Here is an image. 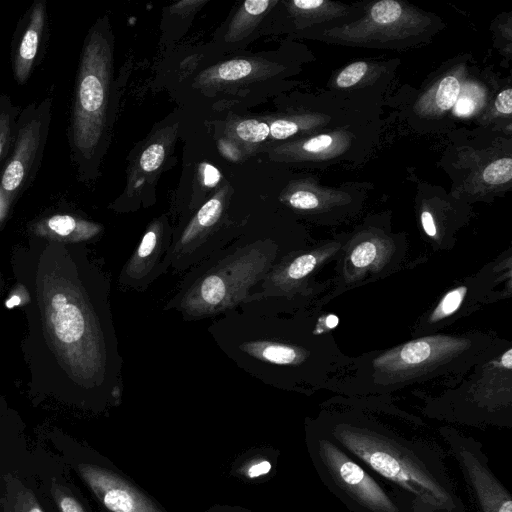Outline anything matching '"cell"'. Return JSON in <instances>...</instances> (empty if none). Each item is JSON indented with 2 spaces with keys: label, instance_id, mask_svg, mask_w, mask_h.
<instances>
[{
  "label": "cell",
  "instance_id": "28",
  "mask_svg": "<svg viewBox=\"0 0 512 512\" xmlns=\"http://www.w3.org/2000/svg\"><path fill=\"white\" fill-rule=\"evenodd\" d=\"M288 203L295 209L314 210L319 206L318 197L306 190H298L292 193L288 198Z\"/></svg>",
  "mask_w": 512,
  "mask_h": 512
},
{
  "label": "cell",
  "instance_id": "8",
  "mask_svg": "<svg viewBox=\"0 0 512 512\" xmlns=\"http://www.w3.org/2000/svg\"><path fill=\"white\" fill-rule=\"evenodd\" d=\"M505 280H511V255L490 263L477 274L466 276L446 291L422 314L412 332L413 337L439 333L440 330L464 318L484 304L511 294L497 289Z\"/></svg>",
  "mask_w": 512,
  "mask_h": 512
},
{
  "label": "cell",
  "instance_id": "17",
  "mask_svg": "<svg viewBox=\"0 0 512 512\" xmlns=\"http://www.w3.org/2000/svg\"><path fill=\"white\" fill-rule=\"evenodd\" d=\"M32 232L42 238L59 242H83L98 235L102 226L69 214H55L32 225Z\"/></svg>",
  "mask_w": 512,
  "mask_h": 512
},
{
  "label": "cell",
  "instance_id": "13",
  "mask_svg": "<svg viewBox=\"0 0 512 512\" xmlns=\"http://www.w3.org/2000/svg\"><path fill=\"white\" fill-rule=\"evenodd\" d=\"M84 475L104 512H169L131 477L106 460L86 465Z\"/></svg>",
  "mask_w": 512,
  "mask_h": 512
},
{
  "label": "cell",
  "instance_id": "31",
  "mask_svg": "<svg viewBox=\"0 0 512 512\" xmlns=\"http://www.w3.org/2000/svg\"><path fill=\"white\" fill-rule=\"evenodd\" d=\"M29 301L30 296L27 289L23 285L18 284L12 290L10 296L6 300L5 305L7 308L11 309L15 306L25 305Z\"/></svg>",
  "mask_w": 512,
  "mask_h": 512
},
{
  "label": "cell",
  "instance_id": "4",
  "mask_svg": "<svg viewBox=\"0 0 512 512\" xmlns=\"http://www.w3.org/2000/svg\"><path fill=\"white\" fill-rule=\"evenodd\" d=\"M112 41L104 19L89 30L82 47L68 139L80 179L88 178L103 145L110 100Z\"/></svg>",
  "mask_w": 512,
  "mask_h": 512
},
{
  "label": "cell",
  "instance_id": "26",
  "mask_svg": "<svg viewBox=\"0 0 512 512\" xmlns=\"http://www.w3.org/2000/svg\"><path fill=\"white\" fill-rule=\"evenodd\" d=\"M165 157V148L160 143L148 146L140 157V167L145 172L155 171L160 167Z\"/></svg>",
  "mask_w": 512,
  "mask_h": 512
},
{
  "label": "cell",
  "instance_id": "38",
  "mask_svg": "<svg viewBox=\"0 0 512 512\" xmlns=\"http://www.w3.org/2000/svg\"><path fill=\"white\" fill-rule=\"evenodd\" d=\"M410 512H441L422 502L412 500L410 502Z\"/></svg>",
  "mask_w": 512,
  "mask_h": 512
},
{
  "label": "cell",
  "instance_id": "35",
  "mask_svg": "<svg viewBox=\"0 0 512 512\" xmlns=\"http://www.w3.org/2000/svg\"><path fill=\"white\" fill-rule=\"evenodd\" d=\"M62 512H85L82 505L73 497L65 496L60 501Z\"/></svg>",
  "mask_w": 512,
  "mask_h": 512
},
{
  "label": "cell",
  "instance_id": "15",
  "mask_svg": "<svg viewBox=\"0 0 512 512\" xmlns=\"http://www.w3.org/2000/svg\"><path fill=\"white\" fill-rule=\"evenodd\" d=\"M45 0H36L19 22L12 44V69L15 81L24 85L30 78L40 55L47 29Z\"/></svg>",
  "mask_w": 512,
  "mask_h": 512
},
{
  "label": "cell",
  "instance_id": "12",
  "mask_svg": "<svg viewBox=\"0 0 512 512\" xmlns=\"http://www.w3.org/2000/svg\"><path fill=\"white\" fill-rule=\"evenodd\" d=\"M344 241H327L290 252L266 274L263 295L313 298L325 292L332 287V278L320 283L315 282L314 277L326 264L336 260Z\"/></svg>",
  "mask_w": 512,
  "mask_h": 512
},
{
  "label": "cell",
  "instance_id": "1",
  "mask_svg": "<svg viewBox=\"0 0 512 512\" xmlns=\"http://www.w3.org/2000/svg\"><path fill=\"white\" fill-rule=\"evenodd\" d=\"M344 450L394 490L441 512H466L443 446L418 416L389 397H342L312 418Z\"/></svg>",
  "mask_w": 512,
  "mask_h": 512
},
{
  "label": "cell",
  "instance_id": "9",
  "mask_svg": "<svg viewBox=\"0 0 512 512\" xmlns=\"http://www.w3.org/2000/svg\"><path fill=\"white\" fill-rule=\"evenodd\" d=\"M407 245L386 235H357L344 241L336 258L328 302L340 293L374 282L398 271L407 255Z\"/></svg>",
  "mask_w": 512,
  "mask_h": 512
},
{
  "label": "cell",
  "instance_id": "6",
  "mask_svg": "<svg viewBox=\"0 0 512 512\" xmlns=\"http://www.w3.org/2000/svg\"><path fill=\"white\" fill-rule=\"evenodd\" d=\"M305 445L317 476L350 512H410V500L344 450L312 418Z\"/></svg>",
  "mask_w": 512,
  "mask_h": 512
},
{
  "label": "cell",
  "instance_id": "21",
  "mask_svg": "<svg viewBox=\"0 0 512 512\" xmlns=\"http://www.w3.org/2000/svg\"><path fill=\"white\" fill-rule=\"evenodd\" d=\"M254 65L247 59H234L217 66L213 71L214 80L236 81L250 75Z\"/></svg>",
  "mask_w": 512,
  "mask_h": 512
},
{
  "label": "cell",
  "instance_id": "18",
  "mask_svg": "<svg viewBox=\"0 0 512 512\" xmlns=\"http://www.w3.org/2000/svg\"><path fill=\"white\" fill-rule=\"evenodd\" d=\"M275 3V1L270 0L245 1L232 19L225 39L227 41H238L246 37Z\"/></svg>",
  "mask_w": 512,
  "mask_h": 512
},
{
  "label": "cell",
  "instance_id": "7",
  "mask_svg": "<svg viewBox=\"0 0 512 512\" xmlns=\"http://www.w3.org/2000/svg\"><path fill=\"white\" fill-rule=\"evenodd\" d=\"M276 252L272 248H240L201 276L182 296L180 309L193 318L234 307L269 272Z\"/></svg>",
  "mask_w": 512,
  "mask_h": 512
},
{
  "label": "cell",
  "instance_id": "2",
  "mask_svg": "<svg viewBox=\"0 0 512 512\" xmlns=\"http://www.w3.org/2000/svg\"><path fill=\"white\" fill-rule=\"evenodd\" d=\"M508 342L482 331L416 337L350 357L323 388L342 397L359 398L389 397L403 388L437 379L448 378L451 384Z\"/></svg>",
  "mask_w": 512,
  "mask_h": 512
},
{
  "label": "cell",
  "instance_id": "34",
  "mask_svg": "<svg viewBox=\"0 0 512 512\" xmlns=\"http://www.w3.org/2000/svg\"><path fill=\"white\" fill-rule=\"evenodd\" d=\"M495 107L502 114H510L512 112V90L507 88L501 91L495 101Z\"/></svg>",
  "mask_w": 512,
  "mask_h": 512
},
{
  "label": "cell",
  "instance_id": "20",
  "mask_svg": "<svg viewBox=\"0 0 512 512\" xmlns=\"http://www.w3.org/2000/svg\"><path fill=\"white\" fill-rule=\"evenodd\" d=\"M18 108H14L10 103L6 108L0 109V159H2L10 150L13 144Z\"/></svg>",
  "mask_w": 512,
  "mask_h": 512
},
{
  "label": "cell",
  "instance_id": "36",
  "mask_svg": "<svg viewBox=\"0 0 512 512\" xmlns=\"http://www.w3.org/2000/svg\"><path fill=\"white\" fill-rule=\"evenodd\" d=\"M201 512H253L240 505L215 504Z\"/></svg>",
  "mask_w": 512,
  "mask_h": 512
},
{
  "label": "cell",
  "instance_id": "33",
  "mask_svg": "<svg viewBox=\"0 0 512 512\" xmlns=\"http://www.w3.org/2000/svg\"><path fill=\"white\" fill-rule=\"evenodd\" d=\"M202 181L206 187L212 188L218 184L221 174L213 165L204 163L201 165Z\"/></svg>",
  "mask_w": 512,
  "mask_h": 512
},
{
  "label": "cell",
  "instance_id": "19",
  "mask_svg": "<svg viewBox=\"0 0 512 512\" xmlns=\"http://www.w3.org/2000/svg\"><path fill=\"white\" fill-rule=\"evenodd\" d=\"M459 80L454 76H446L437 85L433 99V107L439 111H445L454 106L460 94Z\"/></svg>",
  "mask_w": 512,
  "mask_h": 512
},
{
  "label": "cell",
  "instance_id": "23",
  "mask_svg": "<svg viewBox=\"0 0 512 512\" xmlns=\"http://www.w3.org/2000/svg\"><path fill=\"white\" fill-rule=\"evenodd\" d=\"M238 138L250 143L264 141L269 135V125L256 119H248L239 122L235 127Z\"/></svg>",
  "mask_w": 512,
  "mask_h": 512
},
{
  "label": "cell",
  "instance_id": "11",
  "mask_svg": "<svg viewBox=\"0 0 512 512\" xmlns=\"http://www.w3.org/2000/svg\"><path fill=\"white\" fill-rule=\"evenodd\" d=\"M438 433L453 457L479 512H512L509 490L496 477L483 444L452 426Z\"/></svg>",
  "mask_w": 512,
  "mask_h": 512
},
{
  "label": "cell",
  "instance_id": "29",
  "mask_svg": "<svg viewBox=\"0 0 512 512\" xmlns=\"http://www.w3.org/2000/svg\"><path fill=\"white\" fill-rule=\"evenodd\" d=\"M299 129L297 123L286 120L278 119L269 125L270 135L275 139H285L294 135Z\"/></svg>",
  "mask_w": 512,
  "mask_h": 512
},
{
  "label": "cell",
  "instance_id": "10",
  "mask_svg": "<svg viewBox=\"0 0 512 512\" xmlns=\"http://www.w3.org/2000/svg\"><path fill=\"white\" fill-rule=\"evenodd\" d=\"M52 97L30 103L18 115L12 153L0 176V189L11 203L33 182L41 164L51 121Z\"/></svg>",
  "mask_w": 512,
  "mask_h": 512
},
{
  "label": "cell",
  "instance_id": "39",
  "mask_svg": "<svg viewBox=\"0 0 512 512\" xmlns=\"http://www.w3.org/2000/svg\"><path fill=\"white\" fill-rule=\"evenodd\" d=\"M10 202L5 197L0 189V222L5 218L8 213Z\"/></svg>",
  "mask_w": 512,
  "mask_h": 512
},
{
  "label": "cell",
  "instance_id": "37",
  "mask_svg": "<svg viewBox=\"0 0 512 512\" xmlns=\"http://www.w3.org/2000/svg\"><path fill=\"white\" fill-rule=\"evenodd\" d=\"M293 6L302 11L315 10L324 4L322 0H295Z\"/></svg>",
  "mask_w": 512,
  "mask_h": 512
},
{
  "label": "cell",
  "instance_id": "22",
  "mask_svg": "<svg viewBox=\"0 0 512 512\" xmlns=\"http://www.w3.org/2000/svg\"><path fill=\"white\" fill-rule=\"evenodd\" d=\"M272 457V456H271ZM271 457L266 455L248 456L237 465L236 474L244 479L253 480L268 475L273 467Z\"/></svg>",
  "mask_w": 512,
  "mask_h": 512
},
{
  "label": "cell",
  "instance_id": "16",
  "mask_svg": "<svg viewBox=\"0 0 512 512\" xmlns=\"http://www.w3.org/2000/svg\"><path fill=\"white\" fill-rule=\"evenodd\" d=\"M223 212V197L217 194L209 199L197 212L171 248V261L188 260L212 232Z\"/></svg>",
  "mask_w": 512,
  "mask_h": 512
},
{
  "label": "cell",
  "instance_id": "27",
  "mask_svg": "<svg viewBox=\"0 0 512 512\" xmlns=\"http://www.w3.org/2000/svg\"><path fill=\"white\" fill-rule=\"evenodd\" d=\"M368 66L365 62H354L344 68L336 78V84L341 88H348L359 82L365 75Z\"/></svg>",
  "mask_w": 512,
  "mask_h": 512
},
{
  "label": "cell",
  "instance_id": "5",
  "mask_svg": "<svg viewBox=\"0 0 512 512\" xmlns=\"http://www.w3.org/2000/svg\"><path fill=\"white\" fill-rule=\"evenodd\" d=\"M429 418L459 425L512 427V343L478 363L441 394L424 395Z\"/></svg>",
  "mask_w": 512,
  "mask_h": 512
},
{
  "label": "cell",
  "instance_id": "24",
  "mask_svg": "<svg viewBox=\"0 0 512 512\" xmlns=\"http://www.w3.org/2000/svg\"><path fill=\"white\" fill-rule=\"evenodd\" d=\"M402 12V7L397 1L382 0L373 5L370 16L378 24H392L400 19Z\"/></svg>",
  "mask_w": 512,
  "mask_h": 512
},
{
  "label": "cell",
  "instance_id": "40",
  "mask_svg": "<svg viewBox=\"0 0 512 512\" xmlns=\"http://www.w3.org/2000/svg\"><path fill=\"white\" fill-rule=\"evenodd\" d=\"M28 512H43V511L38 507H34V508L30 509Z\"/></svg>",
  "mask_w": 512,
  "mask_h": 512
},
{
  "label": "cell",
  "instance_id": "32",
  "mask_svg": "<svg viewBox=\"0 0 512 512\" xmlns=\"http://www.w3.org/2000/svg\"><path fill=\"white\" fill-rule=\"evenodd\" d=\"M455 103V114L458 116H468L474 111L477 101L470 95L463 94L462 96H458Z\"/></svg>",
  "mask_w": 512,
  "mask_h": 512
},
{
  "label": "cell",
  "instance_id": "25",
  "mask_svg": "<svg viewBox=\"0 0 512 512\" xmlns=\"http://www.w3.org/2000/svg\"><path fill=\"white\" fill-rule=\"evenodd\" d=\"M512 178V159L501 158L488 165L483 172V179L489 184H504Z\"/></svg>",
  "mask_w": 512,
  "mask_h": 512
},
{
  "label": "cell",
  "instance_id": "3",
  "mask_svg": "<svg viewBox=\"0 0 512 512\" xmlns=\"http://www.w3.org/2000/svg\"><path fill=\"white\" fill-rule=\"evenodd\" d=\"M38 286L44 332L70 376L90 387L117 384L114 330L84 286L60 269L46 272Z\"/></svg>",
  "mask_w": 512,
  "mask_h": 512
},
{
  "label": "cell",
  "instance_id": "14",
  "mask_svg": "<svg viewBox=\"0 0 512 512\" xmlns=\"http://www.w3.org/2000/svg\"><path fill=\"white\" fill-rule=\"evenodd\" d=\"M165 260L171 262V248L163 224L156 221L123 267L121 283L135 289L147 286L167 267Z\"/></svg>",
  "mask_w": 512,
  "mask_h": 512
},
{
  "label": "cell",
  "instance_id": "30",
  "mask_svg": "<svg viewBox=\"0 0 512 512\" xmlns=\"http://www.w3.org/2000/svg\"><path fill=\"white\" fill-rule=\"evenodd\" d=\"M333 143V138L330 135H319L310 138L303 142L301 145L302 150L309 153H318L328 149Z\"/></svg>",
  "mask_w": 512,
  "mask_h": 512
}]
</instances>
